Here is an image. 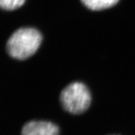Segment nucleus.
<instances>
[{"label":"nucleus","instance_id":"1","mask_svg":"<svg viewBox=\"0 0 135 135\" xmlns=\"http://www.w3.org/2000/svg\"><path fill=\"white\" fill-rule=\"evenodd\" d=\"M42 36L31 28L18 29L10 36L6 44L8 54L17 60H25L34 55L41 45Z\"/></svg>","mask_w":135,"mask_h":135},{"label":"nucleus","instance_id":"2","mask_svg":"<svg viewBox=\"0 0 135 135\" xmlns=\"http://www.w3.org/2000/svg\"><path fill=\"white\" fill-rule=\"evenodd\" d=\"M60 101L64 110L73 114H80L89 108L91 95L85 84L73 82L61 91Z\"/></svg>","mask_w":135,"mask_h":135},{"label":"nucleus","instance_id":"3","mask_svg":"<svg viewBox=\"0 0 135 135\" xmlns=\"http://www.w3.org/2000/svg\"><path fill=\"white\" fill-rule=\"evenodd\" d=\"M21 135H60V128L51 121L32 120L23 126Z\"/></svg>","mask_w":135,"mask_h":135},{"label":"nucleus","instance_id":"4","mask_svg":"<svg viewBox=\"0 0 135 135\" xmlns=\"http://www.w3.org/2000/svg\"><path fill=\"white\" fill-rule=\"evenodd\" d=\"M89 9L93 11H99L113 6L119 0H81Z\"/></svg>","mask_w":135,"mask_h":135},{"label":"nucleus","instance_id":"5","mask_svg":"<svg viewBox=\"0 0 135 135\" xmlns=\"http://www.w3.org/2000/svg\"><path fill=\"white\" fill-rule=\"evenodd\" d=\"M25 2V0H0V5L5 10H14L21 7Z\"/></svg>","mask_w":135,"mask_h":135}]
</instances>
